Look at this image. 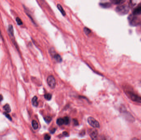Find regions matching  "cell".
Returning <instances> with one entry per match:
<instances>
[{
	"instance_id": "obj_8",
	"label": "cell",
	"mask_w": 141,
	"mask_h": 140,
	"mask_svg": "<svg viewBox=\"0 0 141 140\" xmlns=\"http://www.w3.org/2000/svg\"><path fill=\"white\" fill-rule=\"evenodd\" d=\"M126 1V0H110L111 2L114 5H121Z\"/></svg>"
},
{
	"instance_id": "obj_15",
	"label": "cell",
	"mask_w": 141,
	"mask_h": 140,
	"mask_svg": "<svg viewBox=\"0 0 141 140\" xmlns=\"http://www.w3.org/2000/svg\"><path fill=\"white\" fill-rule=\"evenodd\" d=\"M100 5L102 7L104 8H109L111 6L110 3H101Z\"/></svg>"
},
{
	"instance_id": "obj_26",
	"label": "cell",
	"mask_w": 141,
	"mask_h": 140,
	"mask_svg": "<svg viewBox=\"0 0 141 140\" xmlns=\"http://www.w3.org/2000/svg\"><path fill=\"white\" fill-rule=\"evenodd\" d=\"M56 130V129H53V130H52L50 132L52 134H53L55 132V131Z\"/></svg>"
},
{
	"instance_id": "obj_24",
	"label": "cell",
	"mask_w": 141,
	"mask_h": 140,
	"mask_svg": "<svg viewBox=\"0 0 141 140\" xmlns=\"http://www.w3.org/2000/svg\"><path fill=\"white\" fill-rule=\"evenodd\" d=\"M73 122H74V124L75 125H78V120H75V119H73Z\"/></svg>"
},
{
	"instance_id": "obj_5",
	"label": "cell",
	"mask_w": 141,
	"mask_h": 140,
	"mask_svg": "<svg viewBox=\"0 0 141 140\" xmlns=\"http://www.w3.org/2000/svg\"><path fill=\"white\" fill-rule=\"evenodd\" d=\"M129 22L131 25L135 26L138 24L139 21L138 18L136 17V16L133 14L131 15L129 17Z\"/></svg>"
},
{
	"instance_id": "obj_25",
	"label": "cell",
	"mask_w": 141,
	"mask_h": 140,
	"mask_svg": "<svg viewBox=\"0 0 141 140\" xmlns=\"http://www.w3.org/2000/svg\"><path fill=\"white\" fill-rule=\"evenodd\" d=\"M63 134L65 136H67L68 135V133L66 131H64V132H63Z\"/></svg>"
},
{
	"instance_id": "obj_6",
	"label": "cell",
	"mask_w": 141,
	"mask_h": 140,
	"mask_svg": "<svg viewBox=\"0 0 141 140\" xmlns=\"http://www.w3.org/2000/svg\"><path fill=\"white\" fill-rule=\"evenodd\" d=\"M133 14L137 16L141 14V3L139 4L133 11Z\"/></svg>"
},
{
	"instance_id": "obj_22",
	"label": "cell",
	"mask_w": 141,
	"mask_h": 140,
	"mask_svg": "<svg viewBox=\"0 0 141 140\" xmlns=\"http://www.w3.org/2000/svg\"><path fill=\"white\" fill-rule=\"evenodd\" d=\"M44 139L45 140H50V136L49 134H45L44 136Z\"/></svg>"
},
{
	"instance_id": "obj_3",
	"label": "cell",
	"mask_w": 141,
	"mask_h": 140,
	"mask_svg": "<svg viewBox=\"0 0 141 140\" xmlns=\"http://www.w3.org/2000/svg\"><path fill=\"white\" fill-rule=\"evenodd\" d=\"M87 122L90 126L94 128H99L100 127L99 122L93 117H89L87 118Z\"/></svg>"
},
{
	"instance_id": "obj_9",
	"label": "cell",
	"mask_w": 141,
	"mask_h": 140,
	"mask_svg": "<svg viewBox=\"0 0 141 140\" xmlns=\"http://www.w3.org/2000/svg\"><path fill=\"white\" fill-rule=\"evenodd\" d=\"M53 56H54V58L58 62H60L62 61V58L58 54H55V52L53 54Z\"/></svg>"
},
{
	"instance_id": "obj_12",
	"label": "cell",
	"mask_w": 141,
	"mask_h": 140,
	"mask_svg": "<svg viewBox=\"0 0 141 140\" xmlns=\"http://www.w3.org/2000/svg\"><path fill=\"white\" fill-rule=\"evenodd\" d=\"M32 125L33 129L35 130H36L38 128V124L37 122L35 120H33L32 121Z\"/></svg>"
},
{
	"instance_id": "obj_27",
	"label": "cell",
	"mask_w": 141,
	"mask_h": 140,
	"mask_svg": "<svg viewBox=\"0 0 141 140\" xmlns=\"http://www.w3.org/2000/svg\"><path fill=\"white\" fill-rule=\"evenodd\" d=\"M3 99V98L2 96V95H0V101L1 102Z\"/></svg>"
},
{
	"instance_id": "obj_16",
	"label": "cell",
	"mask_w": 141,
	"mask_h": 140,
	"mask_svg": "<svg viewBox=\"0 0 141 140\" xmlns=\"http://www.w3.org/2000/svg\"><path fill=\"white\" fill-rule=\"evenodd\" d=\"M44 97L47 100H50L51 99L52 94H50V93L46 94H45Z\"/></svg>"
},
{
	"instance_id": "obj_18",
	"label": "cell",
	"mask_w": 141,
	"mask_h": 140,
	"mask_svg": "<svg viewBox=\"0 0 141 140\" xmlns=\"http://www.w3.org/2000/svg\"><path fill=\"white\" fill-rule=\"evenodd\" d=\"M84 31L86 35H89L91 33L90 30V29H89L88 28H86V27H85V28H84Z\"/></svg>"
},
{
	"instance_id": "obj_13",
	"label": "cell",
	"mask_w": 141,
	"mask_h": 140,
	"mask_svg": "<svg viewBox=\"0 0 141 140\" xmlns=\"http://www.w3.org/2000/svg\"><path fill=\"white\" fill-rule=\"evenodd\" d=\"M56 123L59 126H61V125H62L63 124H64V119L62 118H59L57 120H56Z\"/></svg>"
},
{
	"instance_id": "obj_1",
	"label": "cell",
	"mask_w": 141,
	"mask_h": 140,
	"mask_svg": "<svg viewBox=\"0 0 141 140\" xmlns=\"http://www.w3.org/2000/svg\"><path fill=\"white\" fill-rule=\"evenodd\" d=\"M115 11L118 14L121 15H124L127 14L129 11L128 6L126 5H123L117 7Z\"/></svg>"
},
{
	"instance_id": "obj_10",
	"label": "cell",
	"mask_w": 141,
	"mask_h": 140,
	"mask_svg": "<svg viewBox=\"0 0 141 140\" xmlns=\"http://www.w3.org/2000/svg\"><path fill=\"white\" fill-rule=\"evenodd\" d=\"M32 104L35 106H37L39 105V102H38V98L36 96L33 97L32 99Z\"/></svg>"
},
{
	"instance_id": "obj_20",
	"label": "cell",
	"mask_w": 141,
	"mask_h": 140,
	"mask_svg": "<svg viewBox=\"0 0 141 140\" xmlns=\"http://www.w3.org/2000/svg\"><path fill=\"white\" fill-rule=\"evenodd\" d=\"M16 20V22H17V24L18 25H21L22 24V22L20 18H19V17H17Z\"/></svg>"
},
{
	"instance_id": "obj_7",
	"label": "cell",
	"mask_w": 141,
	"mask_h": 140,
	"mask_svg": "<svg viewBox=\"0 0 141 140\" xmlns=\"http://www.w3.org/2000/svg\"><path fill=\"white\" fill-rule=\"evenodd\" d=\"M89 134L92 139H96L98 136V132L97 130L96 129H91L90 130H89Z\"/></svg>"
},
{
	"instance_id": "obj_2",
	"label": "cell",
	"mask_w": 141,
	"mask_h": 140,
	"mask_svg": "<svg viewBox=\"0 0 141 140\" xmlns=\"http://www.w3.org/2000/svg\"><path fill=\"white\" fill-rule=\"evenodd\" d=\"M126 94L128 97L133 101L137 102L138 103H141V97L139 96L138 95L136 94L132 91H127L126 92Z\"/></svg>"
},
{
	"instance_id": "obj_21",
	"label": "cell",
	"mask_w": 141,
	"mask_h": 140,
	"mask_svg": "<svg viewBox=\"0 0 141 140\" xmlns=\"http://www.w3.org/2000/svg\"><path fill=\"white\" fill-rule=\"evenodd\" d=\"M45 121H46V122L49 123L50 122V121H51L52 118L51 117H47L45 118Z\"/></svg>"
},
{
	"instance_id": "obj_4",
	"label": "cell",
	"mask_w": 141,
	"mask_h": 140,
	"mask_svg": "<svg viewBox=\"0 0 141 140\" xmlns=\"http://www.w3.org/2000/svg\"><path fill=\"white\" fill-rule=\"evenodd\" d=\"M48 85L52 88H54L56 85V80L55 78L53 76H50L47 79Z\"/></svg>"
},
{
	"instance_id": "obj_17",
	"label": "cell",
	"mask_w": 141,
	"mask_h": 140,
	"mask_svg": "<svg viewBox=\"0 0 141 140\" xmlns=\"http://www.w3.org/2000/svg\"><path fill=\"white\" fill-rule=\"evenodd\" d=\"M64 124L65 125H68L70 122V119L69 117H65L64 118Z\"/></svg>"
},
{
	"instance_id": "obj_19",
	"label": "cell",
	"mask_w": 141,
	"mask_h": 140,
	"mask_svg": "<svg viewBox=\"0 0 141 140\" xmlns=\"http://www.w3.org/2000/svg\"><path fill=\"white\" fill-rule=\"evenodd\" d=\"M9 31L10 33L12 35H13V26L10 25L9 27Z\"/></svg>"
},
{
	"instance_id": "obj_11",
	"label": "cell",
	"mask_w": 141,
	"mask_h": 140,
	"mask_svg": "<svg viewBox=\"0 0 141 140\" xmlns=\"http://www.w3.org/2000/svg\"><path fill=\"white\" fill-rule=\"evenodd\" d=\"M57 7L58 9H59V10L60 11V12L61 13H62V15L64 16H65V12L64 11V10L63 9L62 5L59 4H57Z\"/></svg>"
},
{
	"instance_id": "obj_23",
	"label": "cell",
	"mask_w": 141,
	"mask_h": 140,
	"mask_svg": "<svg viewBox=\"0 0 141 140\" xmlns=\"http://www.w3.org/2000/svg\"><path fill=\"white\" fill-rule=\"evenodd\" d=\"M4 114L5 115V116L7 118H8V119L10 120H12L11 117H10V115L8 114V113H4Z\"/></svg>"
},
{
	"instance_id": "obj_14",
	"label": "cell",
	"mask_w": 141,
	"mask_h": 140,
	"mask_svg": "<svg viewBox=\"0 0 141 140\" xmlns=\"http://www.w3.org/2000/svg\"><path fill=\"white\" fill-rule=\"evenodd\" d=\"M3 108L7 113H9L11 111V108H10V106L8 104H6L3 106Z\"/></svg>"
}]
</instances>
